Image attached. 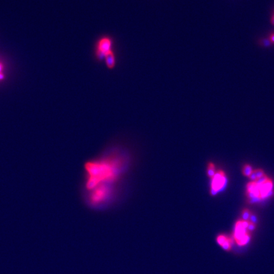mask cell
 I'll return each instance as SVG.
<instances>
[{"mask_svg":"<svg viewBox=\"0 0 274 274\" xmlns=\"http://www.w3.org/2000/svg\"><path fill=\"white\" fill-rule=\"evenodd\" d=\"M122 166V159L117 158L87 163V189L92 190L102 183L113 181L120 173Z\"/></svg>","mask_w":274,"mask_h":274,"instance_id":"6da1fadb","label":"cell"},{"mask_svg":"<svg viewBox=\"0 0 274 274\" xmlns=\"http://www.w3.org/2000/svg\"><path fill=\"white\" fill-rule=\"evenodd\" d=\"M248 221L239 220L235 226L233 239L239 246H244L249 243L251 232L248 229Z\"/></svg>","mask_w":274,"mask_h":274,"instance_id":"7a4b0ae2","label":"cell"},{"mask_svg":"<svg viewBox=\"0 0 274 274\" xmlns=\"http://www.w3.org/2000/svg\"><path fill=\"white\" fill-rule=\"evenodd\" d=\"M114 41L110 36H102L99 38L95 47V56L98 61L104 60L105 57L113 51Z\"/></svg>","mask_w":274,"mask_h":274,"instance_id":"3957f363","label":"cell"},{"mask_svg":"<svg viewBox=\"0 0 274 274\" xmlns=\"http://www.w3.org/2000/svg\"><path fill=\"white\" fill-rule=\"evenodd\" d=\"M90 195V202L93 204H100L107 199L110 193L108 187L104 185H99L93 189Z\"/></svg>","mask_w":274,"mask_h":274,"instance_id":"277c9868","label":"cell"},{"mask_svg":"<svg viewBox=\"0 0 274 274\" xmlns=\"http://www.w3.org/2000/svg\"><path fill=\"white\" fill-rule=\"evenodd\" d=\"M225 183V174L223 171H220L215 174L213 177V180L211 184V193L213 195L216 194V193L223 187Z\"/></svg>","mask_w":274,"mask_h":274,"instance_id":"5b68a950","label":"cell"},{"mask_svg":"<svg viewBox=\"0 0 274 274\" xmlns=\"http://www.w3.org/2000/svg\"><path fill=\"white\" fill-rule=\"evenodd\" d=\"M216 242L223 249L230 251L232 249L233 240L225 235H220L216 238Z\"/></svg>","mask_w":274,"mask_h":274,"instance_id":"8992f818","label":"cell"},{"mask_svg":"<svg viewBox=\"0 0 274 274\" xmlns=\"http://www.w3.org/2000/svg\"><path fill=\"white\" fill-rule=\"evenodd\" d=\"M272 187H273L272 181L269 178L264 183L258 185V189L260 194V199H263L266 196H267L269 192L271 191Z\"/></svg>","mask_w":274,"mask_h":274,"instance_id":"52a82bcc","label":"cell"},{"mask_svg":"<svg viewBox=\"0 0 274 274\" xmlns=\"http://www.w3.org/2000/svg\"><path fill=\"white\" fill-rule=\"evenodd\" d=\"M106 66L109 69H113L116 65V57L114 51L109 53L104 59Z\"/></svg>","mask_w":274,"mask_h":274,"instance_id":"ba28073f","label":"cell"},{"mask_svg":"<svg viewBox=\"0 0 274 274\" xmlns=\"http://www.w3.org/2000/svg\"><path fill=\"white\" fill-rule=\"evenodd\" d=\"M207 174L208 176L210 178H213V177L215 175V165L213 163H210L208 165V170H207Z\"/></svg>","mask_w":274,"mask_h":274,"instance_id":"9c48e42d","label":"cell"},{"mask_svg":"<svg viewBox=\"0 0 274 274\" xmlns=\"http://www.w3.org/2000/svg\"><path fill=\"white\" fill-rule=\"evenodd\" d=\"M253 170L251 166L249 165H244L243 168V173L245 176H247V177L249 176V175L253 172Z\"/></svg>","mask_w":274,"mask_h":274,"instance_id":"30bf717a","label":"cell"},{"mask_svg":"<svg viewBox=\"0 0 274 274\" xmlns=\"http://www.w3.org/2000/svg\"><path fill=\"white\" fill-rule=\"evenodd\" d=\"M268 177L266 175H264L261 177L257 178L254 182L258 185H260V184H263L265 182H266L268 180Z\"/></svg>","mask_w":274,"mask_h":274,"instance_id":"8fae6325","label":"cell"},{"mask_svg":"<svg viewBox=\"0 0 274 274\" xmlns=\"http://www.w3.org/2000/svg\"><path fill=\"white\" fill-rule=\"evenodd\" d=\"M250 212L249 211H248V210H245L243 212V220L244 221H248V219H249L250 218Z\"/></svg>","mask_w":274,"mask_h":274,"instance_id":"7c38bea8","label":"cell"},{"mask_svg":"<svg viewBox=\"0 0 274 274\" xmlns=\"http://www.w3.org/2000/svg\"><path fill=\"white\" fill-rule=\"evenodd\" d=\"M256 228V223H253L252 221H249V224H248V230L251 232L253 231H254Z\"/></svg>","mask_w":274,"mask_h":274,"instance_id":"4fadbf2b","label":"cell"},{"mask_svg":"<svg viewBox=\"0 0 274 274\" xmlns=\"http://www.w3.org/2000/svg\"><path fill=\"white\" fill-rule=\"evenodd\" d=\"M254 171H255V173H256V178H259L261 177L262 176H263L264 175H265V173H264V171H263L262 170H261V169H257V170H255Z\"/></svg>","mask_w":274,"mask_h":274,"instance_id":"5bb4252c","label":"cell"},{"mask_svg":"<svg viewBox=\"0 0 274 274\" xmlns=\"http://www.w3.org/2000/svg\"><path fill=\"white\" fill-rule=\"evenodd\" d=\"M3 69H4V66H3V64L0 62V81L3 80L5 77V75L3 73Z\"/></svg>","mask_w":274,"mask_h":274,"instance_id":"9a60e30c","label":"cell"},{"mask_svg":"<svg viewBox=\"0 0 274 274\" xmlns=\"http://www.w3.org/2000/svg\"><path fill=\"white\" fill-rule=\"evenodd\" d=\"M249 178L252 181H253V182H255V181H256V180L257 179V178H256V173H255L254 170L253 171V172H252V173H251V175H249Z\"/></svg>","mask_w":274,"mask_h":274,"instance_id":"2e32d148","label":"cell"},{"mask_svg":"<svg viewBox=\"0 0 274 274\" xmlns=\"http://www.w3.org/2000/svg\"><path fill=\"white\" fill-rule=\"evenodd\" d=\"M270 41H271L272 43H274V34H272V35L270 36Z\"/></svg>","mask_w":274,"mask_h":274,"instance_id":"e0dca14e","label":"cell"},{"mask_svg":"<svg viewBox=\"0 0 274 274\" xmlns=\"http://www.w3.org/2000/svg\"><path fill=\"white\" fill-rule=\"evenodd\" d=\"M271 24L273 25H274V14L273 15V16H272V17L271 19Z\"/></svg>","mask_w":274,"mask_h":274,"instance_id":"ac0fdd59","label":"cell"}]
</instances>
